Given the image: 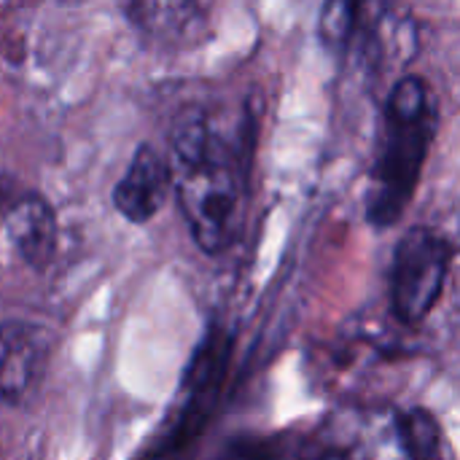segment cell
I'll list each match as a JSON object with an SVG mask.
<instances>
[{"label": "cell", "mask_w": 460, "mask_h": 460, "mask_svg": "<svg viewBox=\"0 0 460 460\" xmlns=\"http://www.w3.org/2000/svg\"><path fill=\"white\" fill-rule=\"evenodd\" d=\"M170 191H172L170 159H164L154 146L143 143L113 189V205L127 221L146 224L162 210Z\"/></svg>", "instance_id": "6"}, {"label": "cell", "mask_w": 460, "mask_h": 460, "mask_svg": "<svg viewBox=\"0 0 460 460\" xmlns=\"http://www.w3.org/2000/svg\"><path fill=\"white\" fill-rule=\"evenodd\" d=\"M439 127V108L420 75L402 78L383 116L380 148L372 167L367 218L377 229L394 226L410 208Z\"/></svg>", "instance_id": "2"}, {"label": "cell", "mask_w": 460, "mask_h": 460, "mask_svg": "<svg viewBox=\"0 0 460 460\" xmlns=\"http://www.w3.org/2000/svg\"><path fill=\"white\" fill-rule=\"evenodd\" d=\"M51 356L46 329L24 321L0 323V399L24 404L40 385Z\"/></svg>", "instance_id": "5"}, {"label": "cell", "mask_w": 460, "mask_h": 460, "mask_svg": "<svg viewBox=\"0 0 460 460\" xmlns=\"http://www.w3.org/2000/svg\"><path fill=\"white\" fill-rule=\"evenodd\" d=\"M229 460H313V447L307 439L278 434L240 442Z\"/></svg>", "instance_id": "10"}, {"label": "cell", "mask_w": 460, "mask_h": 460, "mask_svg": "<svg viewBox=\"0 0 460 460\" xmlns=\"http://www.w3.org/2000/svg\"><path fill=\"white\" fill-rule=\"evenodd\" d=\"M5 234L24 264L46 270L57 253V216L40 194H22L5 208Z\"/></svg>", "instance_id": "7"}, {"label": "cell", "mask_w": 460, "mask_h": 460, "mask_svg": "<svg viewBox=\"0 0 460 460\" xmlns=\"http://www.w3.org/2000/svg\"><path fill=\"white\" fill-rule=\"evenodd\" d=\"M127 22L151 40L172 43L199 24V0H119Z\"/></svg>", "instance_id": "8"}, {"label": "cell", "mask_w": 460, "mask_h": 460, "mask_svg": "<svg viewBox=\"0 0 460 460\" xmlns=\"http://www.w3.org/2000/svg\"><path fill=\"white\" fill-rule=\"evenodd\" d=\"M453 259V243L429 226H415L399 240L391 261V310L399 323L418 326L431 315Z\"/></svg>", "instance_id": "4"}, {"label": "cell", "mask_w": 460, "mask_h": 460, "mask_svg": "<svg viewBox=\"0 0 460 460\" xmlns=\"http://www.w3.org/2000/svg\"><path fill=\"white\" fill-rule=\"evenodd\" d=\"M313 460H456L442 423L423 407L353 404L334 412Z\"/></svg>", "instance_id": "3"}, {"label": "cell", "mask_w": 460, "mask_h": 460, "mask_svg": "<svg viewBox=\"0 0 460 460\" xmlns=\"http://www.w3.org/2000/svg\"><path fill=\"white\" fill-rule=\"evenodd\" d=\"M172 189L186 226L205 253H221L237 234L245 199L243 146L221 121L189 108L170 132Z\"/></svg>", "instance_id": "1"}, {"label": "cell", "mask_w": 460, "mask_h": 460, "mask_svg": "<svg viewBox=\"0 0 460 460\" xmlns=\"http://www.w3.org/2000/svg\"><path fill=\"white\" fill-rule=\"evenodd\" d=\"M367 0H323L321 8V40L332 54H342L356 32L358 16Z\"/></svg>", "instance_id": "9"}]
</instances>
